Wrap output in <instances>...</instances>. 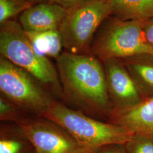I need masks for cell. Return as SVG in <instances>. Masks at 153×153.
I'll return each mask as SVG.
<instances>
[{"label": "cell", "mask_w": 153, "mask_h": 153, "mask_svg": "<svg viewBox=\"0 0 153 153\" xmlns=\"http://www.w3.org/2000/svg\"><path fill=\"white\" fill-rule=\"evenodd\" d=\"M63 98L88 113L111 116L104 66L93 54L63 52L56 60Z\"/></svg>", "instance_id": "1"}, {"label": "cell", "mask_w": 153, "mask_h": 153, "mask_svg": "<svg viewBox=\"0 0 153 153\" xmlns=\"http://www.w3.org/2000/svg\"><path fill=\"white\" fill-rule=\"evenodd\" d=\"M40 117L60 126L79 144L91 151L110 145H125L134 134L123 126L95 120L56 100Z\"/></svg>", "instance_id": "2"}, {"label": "cell", "mask_w": 153, "mask_h": 153, "mask_svg": "<svg viewBox=\"0 0 153 153\" xmlns=\"http://www.w3.org/2000/svg\"><path fill=\"white\" fill-rule=\"evenodd\" d=\"M0 25L1 56L27 71L51 94L63 98L57 69L48 57L35 51L19 23L9 20Z\"/></svg>", "instance_id": "3"}, {"label": "cell", "mask_w": 153, "mask_h": 153, "mask_svg": "<svg viewBox=\"0 0 153 153\" xmlns=\"http://www.w3.org/2000/svg\"><path fill=\"white\" fill-rule=\"evenodd\" d=\"M90 52L101 61L123 60L141 54H153V47L145 39L141 21L109 16L99 28Z\"/></svg>", "instance_id": "4"}, {"label": "cell", "mask_w": 153, "mask_h": 153, "mask_svg": "<svg viewBox=\"0 0 153 153\" xmlns=\"http://www.w3.org/2000/svg\"><path fill=\"white\" fill-rule=\"evenodd\" d=\"M0 92L1 97L38 117L55 100L37 79L2 56H0Z\"/></svg>", "instance_id": "5"}, {"label": "cell", "mask_w": 153, "mask_h": 153, "mask_svg": "<svg viewBox=\"0 0 153 153\" xmlns=\"http://www.w3.org/2000/svg\"><path fill=\"white\" fill-rule=\"evenodd\" d=\"M111 14L108 0H90L69 11L59 28L65 51L88 53L99 28Z\"/></svg>", "instance_id": "6"}, {"label": "cell", "mask_w": 153, "mask_h": 153, "mask_svg": "<svg viewBox=\"0 0 153 153\" xmlns=\"http://www.w3.org/2000/svg\"><path fill=\"white\" fill-rule=\"evenodd\" d=\"M36 153H93L60 126L44 117L26 119L16 124Z\"/></svg>", "instance_id": "7"}, {"label": "cell", "mask_w": 153, "mask_h": 153, "mask_svg": "<svg viewBox=\"0 0 153 153\" xmlns=\"http://www.w3.org/2000/svg\"><path fill=\"white\" fill-rule=\"evenodd\" d=\"M111 107L110 120L135 107L144 100L132 77L120 60L102 61Z\"/></svg>", "instance_id": "8"}, {"label": "cell", "mask_w": 153, "mask_h": 153, "mask_svg": "<svg viewBox=\"0 0 153 153\" xmlns=\"http://www.w3.org/2000/svg\"><path fill=\"white\" fill-rule=\"evenodd\" d=\"M69 11L51 2L35 4L23 12L19 24L25 31L59 30Z\"/></svg>", "instance_id": "9"}, {"label": "cell", "mask_w": 153, "mask_h": 153, "mask_svg": "<svg viewBox=\"0 0 153 153\" xmlns=\"http://www.w3.org/2000/svg\"><path fill=\"white\" fill-rule=\"evenodd\" d=\"M111 122L123 126L134 134L153 137V98L114 117Z\"/></svg>", "instance_id": "10"}, {"label": "cell", "mask_w": 153, "mask_h": 153, "mask_svg": "<svg viewBox=\"0 0 153 153\" xmlns=\"http://www.w3.org/2000/svg\"><path fill=\"white\" fill-rule=\"evenodd\" d=\"M120 60L143 99L153 98V54H141Z\"/></svg>", "instance_id": "11"}, {"label": "cell", "mask_w": 153, "mask_h": 153, "mask_svg": "<svg viewBox=\"0 0 153 153\" xmlns=\"http://www.w3.org/2000/svg\"><path fill=\"white\" fill-rule=\"evenodd\" d=\"M112 14L123 20L144 21L153 17V0H108Z\"/></svg>", "instance_id": "12"}, {"label": "cell", "mask_w": 153, "mask_h": 153, "mask_svg": "<svg viewBox=\"0 0 153 153\" xmlns=\"http://www.w3.org/2000/svg\"><path fill=\"white\" fill-rule=\"evenodd\" d=\"M25 33L39 55L57 60L62 53L64 47L59 30L42 32L25 31Z\"/></svg>", "instance_id": "13"}, {"label": "cell", "mask_w": 153, "mask_h": 153, "mask_svg": "<svg viewBox=\"0 0 153 153\" xmlns=\"http://www.w3.org/2000/svg\"><path fill=\"white\" fill-rule=\"evenodd\" d=\"M27 141L18 128L16 133L10 127L1 126L0 153H22Z\"/></svg>", "instance_id": "14"}, {"label": "cell", "mask_w": 153, "mask_h": 153, "mask_svg": "<svg viewBox=\"0 0 153 153\" xmlns=\"http://www.w3.org/2000/svg\"><path fill=\"white\" fill-rule=\"evenodd\" d=\"M33 5L30 0H0V24L11 20Z\"/></svg>", "instance_id": "15"}, {"label": "cell", "mask_w": 153, "mask_h": 153, "mask_svg": "<svg viewBox=\"0 0 153 153\" xmlns=\"http://www.w3.org/2000/svg\"><path fill=\"white\" fill-rule=\"evenodd\" d=\"M25 111L11 102L0 97V120L1 121L14 122L17 124L27 119Z\"/></svg>", "instance_id": "16"}, {"label": "cell", "mask_w": 153, "mask_h": 153, "mask_svg": "<svg viewBox=\"0 0 153 153\" xmlns=\"http://www.w3.org/2000/svg\"><path fill=\"white\" fill-rule=\"evenodd\" d=\"M124 148L126 153H153V137L134 134Z\"/></svg>", "instance_id": "17"}, {"label": "cell", "mask_w": 153, "mask_h": 153, "mask_svg": "<svg viewBox=\"0 0 153 153\" xmlns=\"http://www.w3.org/2000/svg\"><path fill=\"white\" fill-rule=\"evenodd\" d=\"M90 0H49V2L60 6L68 11L85 4Z\"/></svg>", "instance_id": "18"}, {"label": "cell", "mask_w": 153, "mask_h": 153, "mask_svg": "<svg viewBox=\"0 0 153 153\" xmlns=\"http://www.w3.org/2000/svg\"><path fill=\"white\" fill-rule=\"evenodd\" d=\"M142 22V27L148 43L153 47V17Z\"/></svg>", "instance_id": "19"}, {"label": "cell", "mask_w": 153, "mask_h": 153, "mask_svg": "<svg viewBox=\"0 0 153 153\" xmlns=\"http://www.w3.org/2000/svg\"><path fill=\"white\" fill-rule=\"evenodd\" d=\"M93 153H126L124 145H110L99 148Z\"/></svg>", "instance_id": "20"}, {"label": "cell", "mask_w": 153, "mask_h": 153, "mask_svg": "<svg viewBox=\"0 0 153 153\" xmlns=\"http://www.w3.org/2000/svg\"><path fill=\"white\" fill-rule=\"evenodd\" d=\"M31 2H32L34 5L45 3V2H49V0H30Z\"/></svg>", "instance_id": "21"}, {"label": "cell", "mask_w": 153, "mask_h": 153, "mask_svg": "<svg viewBox=\"0 0 153 153\" xmlns=\"http://www.w3.org/2000/svg\"><path fill=\"white\" fill-rule=\"evenodd\" d=\"M35 153V151H34V152H32V153Z\"/></svg>", "instance_id": "22"}, {"label": "cell", "mask_w": 153, "mask_h": 153, "mask_svg": "<svg viewBox=\"0 0 153 153\" xmlns=\"http://www.w3.org/2000/svg\"><path fill=\"white\" fill-rule=\"evenodd\" d=\"M95 1H97V0H95Z\"/></svg>", "instance_id": "23"}]
</instances>
